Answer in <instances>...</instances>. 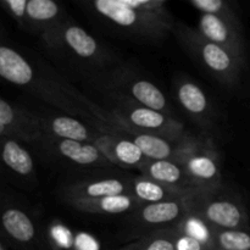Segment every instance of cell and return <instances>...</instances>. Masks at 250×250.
<instances>
[{
	"label": "cell",
	"instance_id": "cell-1",
	"mask_svg": "<svg viewBox=\"0 0 250 250\" xmlns=\"http://www.w3.org/2000/svg\"><path fill=\"white\" fill-rule=\"evenodd\" d=\"M94 11L121 28L150 38H160L172 28L165 0H94Z\"/></svg>",
	"mask_w": 250,
	"mask_h": 250
},
{
	"label": "cell",
	"instance_id": "cell-2",
	"mask_svg": "<svg viewBox=\"0 0 250 250\" xmlns=\"http://www.w3.org/2000/svg\"><path fill=\"white\" fill-rule=\"evenodd\" d=\"M0 80L14 87L24 89L61 109L76 112L67 98L53 90V81L44 77L32 61L20 50L0 41Z\"/></svg>",
	"mask_w": 250,
	"mask_h": 250
},
{
	"label": "cell",
	"instance_id": "cell-3",
	"mask_svg": "<svg viewBox=\"0 0 250 250\" xmlns=\"http://www.w3.org/2000/svg\"><path fill=\"white\" fill-rule=\"evenodd\" d=\"M181 38L217 80L226 84L236 82L243 59L237 58L227 49L211 43L200 36L198 31H192L187 27L181 29Z\"/></svg>",
	"mask_w": 250,
	"mask_h": 250
},
{
	"label": "cell",
	"instance_id": "cell-4",
	"mask_svg": "<svg viewBox=\"0 0 250 250\" xmlns=\"http://www.w3.org/2000/svg\"><path fill=\"white\" fill-rule=\"evenodd\" d=\"M116 119L129 132H144V133L161 136L168 141L183 138V126L167 114L155 111L139 105L124 104L116 110Z\"/></svg>",
	"mask_w": 250,
	"mask_h": 250
},
{
	"label": "cell",
	"instance_id": "cell-5",
	"mask_svg": "<svg viewBox=\"0 0 250 250\" xmlns=\"http://www.w3.org/2000/svg\"><path fill=\"white\" fill-rule=\"evenodd\" d=\"M175 161L182 166L189 181H193V185L199 186L202 189L205 186L212 187L221 177L219 161L214 151L190 142L183 141L180 144Z\"/></svg>",
	"mask_w": 250,
	"mask_h": 250
},
{
	"label": "cell",
	"instance_id": "cell-6",
	"mask_svg": "<svg viewBox=\"0 0 250 250\" xmlns=\"http://www.w3.org/2000/svg\"><path fill=\"white\" fill-rule=\"evenodd\" d=\"M39 117L0 97V138L34 143L43 138Z\"/></svg>",
	"mask_w": 250,
	"mask_h": 250
},
{
	"label": "cell",
	"instance_id": "cell-7",
	"mask_svg": "<svg viewBox=\"0 0 250 250\" xmlns=\"http://www.w3.org/2000/svg\"><path fill=\"white\" fill-rule=\"evenodd\" d=\"M198 33L211 43L227 49L237 58L243 59L244 45L238 20L202 14L198 23Z\"/></svg>",
	"mask_w": 250,
	"mask_h": 250
},
{
	"label": "cell",
	"instance_id": "cell-8",
	"mask_svg": "<svg viewBox=\"0 0 250 250\" xmlns=\"http://www.w3.org/2000/svg\"><path fill=\"white\" fill-rule=\"evenodd\" d=\"M197 216L219 229H250L249 217L238 203L227 199L210 200L197 209Z\"/></svg>",
	"mask_w": 250,
	"mask_h": 250
},
{
	"label": "cell",
	"instance_id": "cell-9",
	"mask_svg": "<svg viewBox=\"0 0 250 250\" xmlns=\"http://www.w3.org/2000/svg\"><path fill=\"white\" fill-rule=\"evenodd\" d=\"M0 166L17 177L28 178L34 173L31 153L15 138H0Z\"/></svg>",
	"mask_w": 250,
	"mask_h": 250
},
{
	"label": "cell",
	"instance_id": "cell-10",
	"mask_svg": "<svg viewBox=\"0 0 250 250\" xmlns=\"http://www.w3.org/2000/svg\"><path fill=\"white\" fill-rule=\"evenodd\" d=\"M94 144L102 151L106 160L117 165L141 167L146 161L141 149L133 141L129 139H115L106 136L95 139Z\"/></svg>",
	"mask_w": 250,
	"mask_h": 250
},
{
	"label": "cell",
	"instance_id": "cell-11",
	"mask_svg": "<svg viewBox=\"0 0 250 250\" xmlns=\"http://www.w3.org/2000/svg\"><path fill=\"white\" fill-rule=\"evenodd\" d=\"M139 168L143 171L146 178L167 187L182 189L181 187H185L189 182L182 166L173 160H146Z\"/></svg>",
	"mask_w": 250,
	"mask_h": 250
},
{
	"label": "cell",
	"instance_id": "cell-12",
	"mask_svg": "<svg viewBox=\"0 0 250 250\" xmlns=\"http://www.w3.org/2000/svg\"><path fill=\"white\" fill-rule=\"evenodd\" d=\"M0 226L12 241L31 243L36 237V227L31 217L19 208H6L0 211Z\"/></svg>",
	"mask_w": 250,
	"mask_h": 250
},
{
	"label": "cell",
	"instance_id": "cell-13",
	"mask_svg": "<svg viewBox=\"0 0 250 250\" xmlns=\"http://www.w3.org/2000/svg\"><path fill=\"white\" fill-rule=\"evenodd\" d=\"M39 121H41L43 136L48 133L56 137V138L66 139V141L88 142V143L92 141L88 127L73 117L58 116L49 120V121L39 117Z\"/></svg>",
	"mask_w": 250,
	"mask_h": 250
},
{
	"label": "cell",
	"instance_id": "cell-14",
	"mask_svg": "<svg viewBox=\"0 0 250 250\" xmlns=\"http://www.w3.org/2000/svg\"><path fill=\"white\" fill-rule=\"evenodd\" d=\"M132 192H133V197L136 199L146 203V204L166 202V200L183 199L185 197L189 195V192L187 190L167 187V186L160 185V183L146 177L137 178L136 181H133Z\"/></svg>",
	"mask_w": 250,
	"mask_h": 250
},
{
	"label": "cell",
	"instance_id": "cell-15",
	"mask_svg": "<svg viewBox=\"0 0 250 250\" xmlns=\"http://www.w3.org/2000/svg\"><path fill=\"white\" fill-rule=\"evenodd\" d=\"M126 186L116 178L90 181L75 185L68 190V199L73 200H94L111 195L125 194Z\"/></svg>",
	"mask_w": 250,
	"mask_h": 250
},
{
	"label": "cell",
	"instance_id": "cell-16",
	"mask_svg": "<svg viewBox=\"0 0 250 250\" xmlns=\"http://www.w3.org/2000/svg\"><path fill=\"white\" fill-rule=\"evenodd\" d=\"M60 41L65 44L75 55L90 60L99 55V44L85 29L77 24H63L61 26Z\"/></svg>",
	"mask_w": 250,
	"mask_h": 250
},
{
	"label": "cell",
	"instance_id": "cell-17",
	"mask_svg": "<svg viewBox=\"0 0 250 250\" xmlns=\"http://www.w3.org/2000/svg\"><path fill=\"white\" fill-rule=\"evenodd\" d=\"M131 133L133 134L132 141L141 149L146 160H176L181 143L173 146L171 141L164 137L144 133V132H131Z\"/></svg>",
	"mask_w": 250,
	"mask_h": 250
},
{
	"label": "cell",
	"instance_id": "cell-18",
	"mask_svg": "<svg viewBox=\"0 0 250 250\" xmlns=\"http://www.w3.org/2000/svg\"><path fill=\"white\" fill-rule=\"evenodd\" d=\"M188 214L187 202L183 199L166 200V202L146 204L139 212L144 224L164 225L176 221Z\"/></svg>",
	"mask_w": 250,
	"mask_h": 250
},
{
	"label": "cell",
	"instance_id": "cell-19",
	"mask_svg": "<svg viewBox=\"0 0 250 250\" xmlns=\"http://www.w3.org/2000/svg\"><path fill=\"white\" fill-rule=\"evenodd\" d=\"M136 203L134 197L122 194L94 200H73L71 204L77 209L90 214H122L131 210Z\"/></svg>",
	"mask_w": 250,
	"mask_h": 250
},
{
	"label": "cell",
	"instance_id": "cell-20",
	"mask_svg": "<svg viewBox=\"0 0 250 250\" xmlns=\"http://www.w3.org/2000/svg\"><path fill=\"white\" fill-rule=\"evenodd\" d=\"M56 149L63 158L77 165H94L105 160V156L98 149V146L88 142L60 139L56 143Z\"/></svg>",
	"mask_w": 250,
	"mask_h": 250
},
{
	"label": "cell",
	"instance_id": "cell-21",
	"mask_svg": "<svg viewBox=\"0 0 250 250\" xmlns=\"http://www.w3.org/2000/svg\"><path fill=\"white\" fill-rule=\"evenodd\" d=\"M60 15V6L53 0H28L26 10V29L44 31L53 27Z\"/></svg>",
	"mask_w": 250,
	"mask_h": 250
},
{
	"label": "cell",
	"instance_id": "cell-22",
	"mask_svg": "<svg viewBox=\"0 0 250 250\" xmlns=\"http://www.w3.org/2000/svg\"><path fill=\"white\" fill-rule=\"evenodd\" d=\"M131 99L137 102L139 106L148 107L155 111L168 112V104L165 95L160 89L151 82L146 80L133 81L127 87Z\"/></svg>",
	"mask_w": 250,
	"mask_h": 250
},
{
	"label": "cell",
	"instance_id": "cell-23",
	"mask_svg": "<svg viewBox=\"0 0 250 250\" xmlns=\"http://www.w3.org/2000/svg\"><path fill=\"white\" fill-rule=\"evenodd\" d=\"M177 99L181 106L192 116H203L209 109V102L204 90L192 81L183 80L178 84Z\"/></svg>",
	"mask_w": 250,
	"mask_h": 250
},
{
	"label": "cell",
	"instance_id": "cell-24",
	"mask_svg": "<svg viewBox=\"0 0 250 250\" xmlns=\"http://www.w3.org/2000/svg\"><path fill=\"white\" fill-rule=\"evenodd\" d=\"M215 250H250V229H219L215 234Z\"/></svg>",
	"mask_w": 250,
	"mask_h": 250
},
{
	"label": "cell",
	"instance_id": "cell-25",
	"mask_svg": "<svg viewBox=\"0 0 250 250\" xmlns=\"http://www.w3.org/2000/svg\"><path fill=\"white\" fill-rule=\"evenodd\" d=\"M177 231L186 236L198 239L207 247H209L210 249L215 250V234L210 232L207 225L204 224V220L198 217L197 215H186L185 224L180 225Z\"/></svg>",
	"mask_w": 250,
	"mask_h": 250
},
{
	"label": "cell",
	"instance_id": "cell-26",
	"mask_svg": "<svg viewBox=\"0 0 250 250\" xmlns=\"http://www.w3.org/2000/svg\"><path fill=\"white\" fill-rule=\"evenodd\" d=\"M120 250H176L175 233L154 234Z\"/></svg>",
	"mask_w": 250,
	"mask_h": 250
},
{
	"label": "cell",
	"instance_id": "cell-27",
	"mask_svg": "<svg viewBox=\"0 0 250 250\" xmlns=\"http://www.w3.org/2000/svg\"><path fill=\"white\" fill-rule=\"evenodd\" d=\"M190 5L197 9L200 14L217 15V16H224L227 19L238 20L229 2L224 0H192Z\"/></svg>",
	"mask_w": 250,
	"mask_h": 250
},
{
	"label": "cell",
	"instance_id": "cell-28",
	"mask_svg": "<svg viewBox=\"0 0 250 250\" xmlns=\"http://www.w3.org/2000/svg\"><path fill=\"white\" fill-rule=\"evenodd\" d=\"M27 2L28 0H0V6L21 28L26 29Z\"/></svg>",
	"mask_w": 250,
	"mask_h": 250
},
{
	"label": "cell",
	"instance_id": "cell-29",
	"mask_svg": "<svg viewBox=\"0 0 250 250\" xmlns=\"http://www.w3.org/2000/svg\"><path fill=\"white\" fill-rule=\"evenodd\" d=\"M175 247L176 250H214L198 239L186 236L178 231L175 232Z\"/></svg>",
	"mask_w": 250,
	"mask_h": 250
},
{
	"label": "cell",
	"instance_id": "cell-30",
	"mask_svg": "<svg viewBox=\"0 0 250 250\" xmlns=\"http://www.w3.org/2000/svg\"><path fill=\"white\" fill-rule=\"evenodd\" d=\"M0 250H5V249L1 247V244H0Z\"/></svg>",
	"mask_w": 250,
	"mask_h": 250
},
{
	"label": "cell",
	"instance_id": "cell-31",
	"mask_svg": "<svg viewBox=\"0 0 250 250\" xmlns=\"http://www.w3.org/2000/svg\"><path fill=\"white\" fill-rule=\"evenodd\" d=\"M1 28H2V27H1V23H0V31H1Z\"/></svg>",
	"mask_w": 250,
	"mask_h": 250
}]
</instances>
